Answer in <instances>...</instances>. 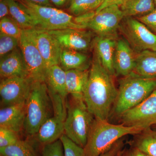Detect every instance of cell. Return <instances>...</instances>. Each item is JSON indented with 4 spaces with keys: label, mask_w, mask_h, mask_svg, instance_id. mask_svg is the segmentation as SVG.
Masks as SVG:
<instances>
[{
    "label": "cell",
    "mask_w": 156,
    "mask_h": 156,
    "mask_svg": "<svg viewBox=\"0 0 156 156\" xmlns=\"http://www.w3.org/2000/svg\"><path fill=\"white\" fill-rule=\"evenodd\" d=\"M113 77L103 67L94 53L83 99L95 119L108 121L109 117L118 94Z\"/></svg>",
    "instance_id": "6da1fadb"
},
{
    "label": "cell",
    "mask_w": 156,
    "mask_h": 156,
    "mask_svg": "<svg viewBox=\"0 0 156 156\" xmlns=\"http://www.w3.org/2000/svg\"><path fill=\"white\" fill-rule=\"evenodd\" d=\"M119 84L112 110L119 117L141 103L156 90V78H144L133 72L121 78Z\"/></svg>",
    "instance_id": "7a4b0ae2"
},
{
    "label": "cell",
    "mask_w": 156,
    "mask_h": 156,
    "mask_svg": "<svg viewBox=\"0 0 156 156\" xmlns=\"http://www.w3.org/2000/svg\"><path fill=\"white\" fill-rule=\"evenodd\" d=\"M143 130L138 127L114 125L106 120L95 119L84 148L85 156H100L119 140L129 134H139Z\"/></svg>",
    "instance_id": "3957f363"
},
{
    "label": "cell",
    "mask_w": 156,
    "mask_h": 156,
    "mask_svg": "<svg viewBox=\"0 0 156 156\" xmlns=\"http://www.w3.org/2000/svg\"><path fill=\"white\" fill-rule=\"evenodd\" d=\"M53 108L45 82H34L25 102L23 129L30 136L36 135L39 129L50 117Z\"/></svg>",
    "instance_id": "277c9868"
},
{
    "label": "cell",
    "mask_w": 156,
    "mask_h": 156,
    "mask_svg": "<svg viewBox=\"0 0 156 156\" xmlns=\"http://www.w3.org/2000/svg\"><path fill=\"white\" fill-rule=\"evenodd\" d=\"M71 97L69 101L66 102L64 134L84 148L95 118L89 112L83 98Z\"/></svg>",
    "instance_id": "5b68a950"
},
{
    "label": "cell",
    "mask_w": 156,
    "mask_h": 156,
    "mask_svg": "<svg viewBox=\"0 0 156 156\" xmlns=\"http://www.w3.org/2000/svg\"><path fill=\"white\" fill-rule=\"evenodd\" d=\"M124 18L119 6L114 5L98 12H91L76 17V22L91 30L97 36L118 38L117 32Z\"/></svg>",
    "instance_id": "8992f818"
},
{
    "label": "cell",
    "mask_w": 156,
    "mask_h": 156,
    "mask_svg": "<svg viewBox=\"0 0 156 156\" xmlns=\"http://www.w3.org/2000/svg\"><path fill=\"white\" fill-rule=\"evenodd\" d=\"M48 91L52 101L53 115L45 121L36 134L37 140L43 145L56 141L64 134L66 116V99L55 92Z\"/></svg>",
    "instance_id": "52a82bcc"
},
{
    "label": "cell",
    "mask_w": 156,
    "mask_h": 156,
    "mask_svg": "<svg viewBox=\"0 0 156 156\" xmlns=\"http://www.w3.org/2000/svg\"><path fill=\"white\" fill-rule=\"evenodd\" d=\"M119 30L135 53L156 51V34L135 17H124Z\"/></svg>",
    "instance_id": "ba28073f"
},
{
    "label": "cell",
    "mask_w": 156,
    "mask_h": 156,
    "mask_svg": "<svg viewBox=\"0 0 156 156\" xmlns=\"http://www.w3.org/2000/svg\"><path fill=\"white\" fill-rule=\"evenodd\" d=\"M19 47L29 78L34 82H45L47 68L30 29L21 30Z\"/></svg>",
    "instance_id": "9c48e42d"
},
{
    "label": "cell",
    "mask_w": 156,
    "mask_h": 156,
    "mask_svg": "<svg viewBox=\"0 0 156 156\" xmlns=\"http://www.w3.org/2000/svg\"><path fill=\"white\" fill-rule=\"evenodd\" d=\"M119 117L124 126L144 130L156 125V89L141 103Z\"/></svg>",
    "instance_id": "30bf717a"
},
{
    "label": "cell",
    "mask_w": 156,
    "mask_h": 156,
    "mask_svg": "<svg viewBox=\"0 0 156 156\" xmlns=\"http://www.w3.org/2000/svg\"><path fill=\"white\" fill-rule=\"evenodd\" d=\"M34 82L28 77L16 76L2 79L0 95L2 107L25 102Z\"/></svg>",
    "instance_id": "8fae6325"
},
{
    "label": "cell",
    "mask_w": 156,
    "mask_h": 156,
    "mask_svg": "<svg viewBox=\"0 0 156 156\" xmlns=\"http://www.w3.org/2000/svg\"><path fill=\"white\" fill-rule=\"evenodd\" d=\"M47 68L60 64L62 47L48 31L38 28L30 29Z\"/></svg>",
    "instance_id": "7c38bea8"
},
{
    "label": "cell",
    "mask_w": 156,
    "mask_h": 156,
    "mask_svg": "<svg viewBox=\"0 0 156 156\" xmlns=\"http://www.w3.org/2000/svg\"><path fill=\"white\" fill-rule=\"evenodd\" d=\"M47 31L58 41L62 48L81 52L89 50L92 45L93 40L90 31L73 28Z\"/></svg>",
    "instance_id": "4fadbf2b"
},
{
    "label": "cell",
    "mask_w": 156,
    "mask_h": 156,
    "mask_svg": "<svg viewBox=\"0 0 156 156\" xmlns=\"http://www.w3.org/2000/svg\"><path fill=\"white\" fill-rule=\"evenodd\" d=\"M136 53L125 39H117L114 57L116 76H126L133 72Z\"/></svg>",
    "instance_id": "5bb4252c"
},
{
    "label": "cell",
    "mask_w": 156,
    "mask_h": 156,
    "mask_svg": "<svg viewBox=\"0 0 156 156\" xmlns=\"http://www.w3.org/2000/svg\"><path fill=\"white\" fill-rule=\"evenodd\" d=\"M0 76L1 79L16 76L29 78L20 47L1 58Z\"/></svg>",
    "instance_id": "9a60e30c"
},
{
    "label": "cell",
    "mask_w": 156,
    "mask_h": 156,
    "mask_svg": "<svg viewBox=\"0 0 156 156\" xmlns=\"http://www.w3.org/2000/svg\"><path fill=\"white\" fill-rule=\"evenodd\" d=\"M117 39L97 36L92 43L94 53L97 55L103 67L114 76H116L114 57Z\"/></svg>",
    "instance_id": "2e32d148"
},
{
    "label": "cell",
    "mask_w": 156,
    "mask_h": 156,
    "mask_svg": "<svg viewBox=\"0 0 156 156\" xmlns=\"http://www.w3.org/2000/svg\"><path fill=\"white\" fill-rule=\"evenodd\" d=\"M25 102L1 108L0 128L9 129L17 133L21 131L23 128L25 121Z\"/></svg>",
    "instance_id": "e0dca14e"
},
{
    "label": "cell",
    "mask_w": 156,
    "mask_h": 156,
    "mask_svg": "<svg viewBox=\"0 0 156 156\" xmlns=\"http://www.w3.org/2000/svg\"><path fill=\"white\" fill-rule=\"evenodd\" d=\"M66 89L68 94L75 98H83V92L89 74V69L66 71Z\"/></svg>",
    "instance_id": "ac0fdd59"
},
{
    "label": "cell",
    "mask_w": 156,
    "mask_h": 156,
    "mask_svg": "<svg viewBox=\"0 0 156 156\" xmlns=\"http://www.w3.org/2000/svg\"><path fill=\"white\" fill-rule=\"evenodd\" d=\"M45 82L49 90L66 99L68 95L66 89V73L59 65L47 68Z\"/></svg>",
    "instance_id": "d6986e66"
},
{
    "label": "cell",
    "mask_w": 156,
    "mask_h": 156,
    "mask_svg": "<svg viewBox=\"0 0 156 156\" xmlns=\"http://www.w3.org/2000/svg\"><path fill=\"white\" fill-rule=\"evenodd\" d=\"M133 72L144 78H156V51L144 50L136 53Z\"/></svg>",
    "instance_id": "ffe728a7"
},
{
    "label": "cell",
    "mask_w": 156,
    "mask_h": 156,
    "mask_svg": "<svg viewBox=\"0 0 156 156\" xmlns=\"http://www.w3.org/2000/svg\"><path fill=\"white\" fill-rule=\"evenodd\" d=\"M36 28L52 30L68 28L84 30L86 27L77 23L73 16L62 10L47 21L39 24Z\"/></svg>",
    "instance_id": "44dd1931"
},
{
    "label": "cell",
    "mask_w": 156,
    "mask_h": 156,
    "mask_svg": "<svg viewBox=\"0 0 156 156\" xmlns=\"http://www.w3.org/2000/svg\"><path fill=\"white\" fill-rule=\"evenodd\" d=\"M60 64L65 71L89 69V59L84 53L76 50L63 48L60 57Z\"/></svg>",
    "instance_id": "7402d4cb"
},
{
    "label": "cell",
    "mask_w": 156,
    "mask_h": 156,
    "mask_svg": "<svg viewBox=\"0 0 156 156\" xmlns=\"http://www.w3.org/2000/svg\"><path fill=\"white\" fill-rule=\"evenodd\" d=\"M15 1L18 2L33 18L36 23L37 27L62 11L53 7L41 5L26 0Z\"/></svg>",
    "instance_id": "603a6c76"
},
{
    "label": "cell",
    "mask_w": 156,
    "mask_h": 156,
    "mask_svg": "<svg viewBox=\"0 0 156 156\" xmlns=\"http://www.w3.org/2000/svg\"><path fill=\"white\" fill-rule=\"evenodd\" d=\"M131 146L142 151L148 156H156V130L148 128L135 134Z\"/></svg>",
    "instance_id": "cb8c5ba5"
},
{
    "label": "cell",
    "mask_w": 156,
    "mask_h": 156,
    "mask_svg": "<svg viewBox=\"0 0 156 156\" xmlns=\"http://www.w3.org/2000/svg\"><path fill=\"white\" fill-rule=\"evenodd\" d=\"M124 17L143 16L155 9L154 0H125L120 7Z\"/></svg>",
    "instance_id": "d4e9b609"
},
{
    "label": "cell",
    "mask_w": 156,
    "mask_h": 156,
    "mask_svg": "<svg viewBox=\"0 0 156 156\" xmlns=\"http://www.w3.org/2000/svg\"><path fill=\"white\" fill-rule=\"evenodd\" d=\"M10 15L17 23L21 29L35 28L37 23L22 6L15 0H5Z\"/></svg>",
    "instance_id": "484cf974"
},
{
    "label": "cell",
    "mask_w": 156,
    "mask_h": 156,
    "mask_svg": "<svg viewBox=\"0 0 156 156\" xmlns=\"http://www.w3.org/2000/svg\"><path fill=\"white\" fill-rule=\"evenodd\" d=\"M1 156H39L35 146L28 140H22L6 147L0 148Z\"/></svg>",
    "instance_id": "4316f807"
},
{
    "label": "cell",
    "mask_w": 156,
    "mask_h": 156,
    "mask_svg": "<svg viewBox=\"0 0 156 156\" xmlns=\"http://www.w3.org/2000/svg\"><path fill=\"white\" fill-rule=\"evenodd\" d=\"M102 0H72L69 11L74 16H81L94 12L101 5Z\"/></svg>",
    "instance_id": "83f0119b"
},
{
    "label": "cell",
    "mask_w": 156,
    "mask_h": 156,
    "mask_svg": "<svg viewBox=\"0 0 156 156\" xmlns=\"http://www.w3.org/2000/svg\"><path fill=\"white\" fill-rule=\"evenodd\" d=\"M21 29L17 23L11 17L2 18L0 20V33L14 37L19 40Z\"/></svg>",
    "instance_id": "f1b7e54d"
},
{
    "label": "cell",
    "mask_w": 156,
    "mask_h": 156,
    "mask_svg": "<svg viewBox=\"0 0 156 156\" xmlns=\"http://www.w3.org/2000/svg\"><path fill=\"white\" fill-rule=\"evenodd\" d=\"M19 47V40L0 33V57H3Z\"/></svg>",
    "instance_id": "f546056e"
},
{
    "label": "cell",
    "mask_w": 156,
    "mask_h": 156,
    "mask_svg": "<svg viewBox=\"0 0 156 156\" xmlns=\"http://www.w3.org/2000/svg\"><path fill=\"white\" fill-rule=\"evenodd\" d=\"M64 149V156H85L84 148L78 145L64 134L60 137Z\"/></svg>",
    "instance_id": "4dcf8cb0"
},
{
    "label": "cell",
    "mask_w": 156,
    "mask_h": 156,
    "mask_svg": "<svg viewBox=\"0 0 156 156\" xmlns=\"http://www.w3.org/2000/svg\"><path fill=\"white\" fill-rule=\"evenodd\" d=\"M18 134L9 129L0 128V148L9 146L19 141L20 139Z\"/></svg>",
    "instance_id": "1f68e13d"
},
{
    "label": "cell",
    "mask_w": 156,
    "mask_h": 156,
    "mask_svg": "<svg viewBox=\"0 0 156 156\" xmlns=\"http://www.w3.org/2000/svg\"><path fill=\"white\" fill-rule=\"evenodd\" d=\"M42 156H64V149L61 140L44 145Z\"/></svg>",
    "instance_id": "d6a6232c"
},
{
    "label": "cell",
    "mask_w": 156,
    "mask_h": 156,
    "mask_svg": "<svg viewBox=\"0 0 156 156\" xmlns=\"http://www.w3.org/2000/svg\"><path fill=\"white\" fill-rule=\"evenodd\" d=\"M135 18L142 23L150 30L156 34V9L148 14Z\"/></svg>",
    "instance_id": "836d02e7"
},
{
    "label": "cell",
    "mask_w": 156,
    "mask_h": 156,
    "mask_svg": "<svg viewBox=\"0 0 156 156\" xmlns=\"http://www.w3.org/2000/svg\"><path fill=\"white\" fill-rule=\"evenodd\" d=\"M124 146L125 142L123 137L115 142L100 156H117L123 151Z\"/></svg>",
    "instance_id": "e575fe53"
},
{
    "label": "cell",
    "mask_w": 156,
    "mask_h": 156,
    "mask_svg": "<svg viewBox=\"0 0 156 156\" xmlns=\"http://www.w3.org/2000/svg\"><path fill=\"white\" fill-rule=\"evenodd\" d=\"M125 0H102L101 5L99 8L95 11V12H98L107 7L115 5L121 7L122 5Z\"/></svg>",
    "instance_id": "d590c367"
},
{
    "label": "cell",
    "mask_w": 156,
    "mask_h": 156,
    "mask_svg": "<svg viewBox=\"0 0 156 156\" xmlns=\"http://www.w3.org/2000/svg\"><path fill=\"white\" fill-rule=\"evenodd\" d=\"M10 15L9 7L5 0H1L0 2V18L2 19L4 17Z\"/></svg>",
    "instance_id": "8d00e7d4"
},
{
    "label": "cell",
    "mask_w": 156,
    "mask_h": 156,
    "mask_svg": "<svg viewBox=\"0 0 156 156\" xmlns=\"http://www.w3.org/2000/svg\"><path fill=\"white\" fill-rule=\"evenodd\" d=\"M127 152L128 156H148L142 151L132 146L129 149L127 150Z\"/></svg>",
    "instance_id": "74e56055"
},
{
    "label": "cell",
    "mask_w": 156,
    "mask_h": 156,
    "mask_svg": "<svg viewBox=\"0 0 156 156\" xmlns=\"http://www.w3.org/2000/svg\"><path fill=\"white\" fill-rule=\"evenodd\" d=\"M50 2L54 5L58 7H62L70 3L72 0H50Z\"/></svg>",
    "instance_id": "f35d334b"
},
{
    "label": "cell",
    "mask_w": 156,
    "mask_h": 156,
    "mask_svg": "<svg viewBox=\"0 0 156 156\" xmlns=\"http://www.w3.org/2000/svg\"><path fill=\"white\" fill-rule=\"evenodd\" d=\"M26 1L41 5L53 7V5L50 0H26Z\"/></svg>",
    "instance_id": "ab89813d"
},
{
    "label": "cell",
    "mask_w": 156,
    "mask_h": 156,
    "mask_svg": "<svg viewBox=\"0 0 156 156\" xmlns=\"http://www.w3.org/2000/svg\"><path fill=\"white\" fill-rule=\"evenodd\" d=\"M117 156H128L127 150H123Z\"/></svg>",
    "instance_id": "60d3db41"
},
{
    "label": "cell",
    "mask_w": 156,
    "mask_h": 156,
    "mask_svg": "<svg viewBox=\"0 0 156 156\" xmlns=\"http://www.w3.org/2000/svg\"><path fill=\"white\" fill-rule=\"evenodd\" d=\"M151 128H152L153 129H154V130H156V125H154V126H152Z\"/></svg>",
    "instance_id": "b9f144b4"
},
{
    "label": "cell",
    "mask_w": 156,
    "mask_h": 156,
    "mask_svg": "<svg viewBox=\"0 0 156 156\" xmlns=\"http://www.w3.org/2000/svg\"><path fill=\"white\" fill-rule=\"evenodd\" d=\"M154 3L155 6V9H156V0H154Z\"/></svg>",
    "instance_id": "7bdbcfd3"
}]
</instances>
